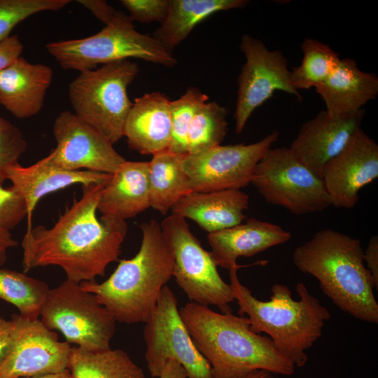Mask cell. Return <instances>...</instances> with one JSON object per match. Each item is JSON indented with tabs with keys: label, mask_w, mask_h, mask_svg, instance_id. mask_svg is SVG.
<instances>
[{
	"label": "cell",
	"mask_w": 378,
	"mask_h": 378,
	"mask_svg": "<svg viewBox=\"0 0 378 378\" xmlns=\"http://www.w3.org/2000/svg\"><path fill=\"white\" fill-rule=\"evenodd\" d=\"M104 186H82L81 197L74 200L52 227L38 225L26 230L22 241L24 272L55 265L64 270L67 280L81 283L95 281L118 260L127 225L120 218L98 217Z\"/></svg>",
	"instance_id": "6da1fadb"
},
{
	"label": "cell",
	"mask_w": 378,
	"mask_h": 378,
	"mask_svg": "<svg viewBox=\"0 0 378 378\" xmlns=\"http://www.w3.org/2000/svg\"><path fill=\"white\" fill-rule=\"evenodd\" d=\"M179 312L214 378H238L257 370L290 376L295 365L272 340L252 330L247 317L218 313L189 302Z\"/></svg>",
	"instance_id": "7a4b0ae2"
},
{
	"label": "cell",
	"mask_w": 378,
	"mask_h": 378,
	"mask_svg": "<svg viewBox=\"0 0 378 378\" xmlns=\"http://www.w3.org/2000/svg\"><path fill=\"white\" fill-rule=\"evenodd\" d=\"M265 263V260H258L248 265L237 264L229 270L230 285L239 305L238 313L248 316L253 332L266 333L279 352L295 367L302 368L308 361L306 351L321 337L325 323L331 314L303 283L296 285L298 301L293 298L289 288L281 284L272 286L270 300L257 299L240 282L237 270Z\"/></svg>",
	"instance_id": "3957f363"
},
{
	"label": "cell",
	"mask_w": 378,
	"mask_h": 378,
	"mask_svg": "<svg viewBox=\"0 0 378 378\" xmlns=\"http://www.w3.org/2000/svg\"><path fill=\"white\" fill-rule=\"evenodd\" d=\"M360 241L330 229L316 232L293 254L295 267L317 279L340 310L360 321L378 323V284L364 265Z\"/></svg>",
	"instance_id": "277c9868"
},
{
	"label": "cell",
	"mask_w": 378,
	"mask_h": 378,
	"mask_svg": "<svg viewBox=\"0 0 378 378\" xmlns=\"http://www.w3.org/2000/svg\"><path fill=\"white\" fill-rule=\"evenodd\" d=\"M142 239L137 253L120 261L104 282L80 283L93 293L116 321L126 324L146 323L155 309L162 288L173 276L174 258L160 224L144 222Z\"/></svg>",
	"instance_id": "5b68a950"
},
{
	"label": "cell",
	"mask_w": 378,
	"mask_h": 378,
	"mask_svg": "<svg viewBox=\"0 0 378 378\" xmlns=\"http://www.w3.org/2000/svg\"><path fill=\"white\" fill-rule=\"evenodd\" d=\"M48 52L64 69L81 71L98 64L139 58L168 67L177 59L153 36L138 32L129 15L118 12L116 18L92 36L74 40L50 42Z\"/></svg>",
	"instance_id": "8992f818"
},
{
	"label": "cell",
	"mask_w": 378,
	"mask_h": 378,
	"mask_svg": "<svg viewBox=\"0 0 378 378\" xmlns=\"http://www.w3.org/2000/svg\"><path fill=\"white\" fill-rule=\"evenodd\" d=\"M139 67L130 59L81 71L69 85V97L75 114L99 131L114 145L122 136L132 106L127 88Z\"/></svg>",
	"instance_id": "52a82bcc"
},
{
	"label": "cell",
	"mask_w": 378,
	"mask_h": 378,
	"mask_svg": "<svg viewBox=\"0 0 378 378\" xmlns=\"http://www.w3.org/2000/svg\"><path fill=\"white\" fill-rule=\"evenodd\" d=\"M39 318L46 328L60 332L69 344L89 351L111 349L116 320L80 283L66 279L50 289Z\"/></svg>",
	"instance_id": "ba28073f"
},
{
	"label": "cell",
	"mask_w": 378,
	"mask_h": 378,
	"mask_svg": "<svg viewBox=\"0 0 378 378\" xmlns=\"http://www.w3.org/2000/svg\"><path fill=\"white\" fill-rule=\"evenodd\" d=\"M160 226L173 255V276L190 302L232 312V288L220 276L210 251L202 247L186 219L172 214Z\"/></svg>",
	"instance_id": "9c48e42d"
},
{
	"label": "cell",
	"mask_w": 378,
	"mask_h": 378,
	"mask_svg": "<svg viewBox=\"0 0 378 378\" xmlns=\"http://www.w3.org/2000/svg\"><path fill=\"white\" fill-rule=\"evenodd\" d=\"M251 183L265 200L300 216L331 206L321 178L289 148H270L257 164Z\"/></svg>",
	"instance_id": "30bf717a"
},
{
	"label": "cell",
	"mask_w": 378,
	"mask_h": 378,
	"mask_svg": "<svg viewBox=\"0 0 378 378\" xmlns=\"http://www.w3.org/2000/svg\"><path fill=\"white\" fill-rule=\"evenodd\" d=\"M145 323V360L153 378H158L168 360H175L188 378H214L206 359L195 345L181 316L176 298L168 286L159 295L156 307Z\"/></svg>",
	"instance_id": "8fae6325"
},
{
	"label": "cell",
	"mask_w": 378,
	"mask_h": 378,
	"mask_svg": "<svg viewBox=\"0 0 378 378\" xmlns=\"http://www.w3.org/2000/svg\"><path fill=\"white\" fill-rule=\"evenodd\" d=\"M279 136L273 131L250 144L218 145L185 154L183 167L193 192L241 189L251 183L255 167Z\"/></svg>",
	"instance_id": "7c38bea8"
},
{
	"label": "cell",
	"mask_w": 378,
	"mask_h": 378,
	"mask_svg": "<svg viewBox=\"0 0 378 378\" xmlns=\"http://www.w3.org/2000/svg\"><path fill=\"white\" fill-rule=\"evenodd\" d=\"M239 48L246 62L238 78L235 132L240 134L254 111L271 98L276 90L295 95L302 100L299 91L290 82L286 57L279 50H270L260 40L244 34Z\"/></svg>",
	"instance_id": "4fadbf2b"
},
{
	"label": "cell",
	"mask_w": 378,
	"mask_h": 378,
	"mask_svg": "<svg viewBox=\"0 0 378 378\" xmlns=\"http://www.w3.org/2000/svg\"><path fill=\"white\" fill-rule=\"evenodd\" d=\"M14 322L9 351L0 365V378H21L57 374L68 370L71 346L59 340L57 334L40 319L20 314Z\"/></svg>",
	"instance_id": "5bb4252c"
},
{
	"label": "cell",
	"mask_w": 378,
	"mask_h": 378,
	"mask_svg": "<svg viewBox=\"0 0 378 378\" xmlns=\"http://www.w3.org/2000/svg\"><path fill=\"white\" fill-rule=\"evenodd\" d=\"M52 132L57 146L43 158L56 167L112 174L126 160L105 136L72 112H61Z\"/></svg>",
	"instance_id": "9a60e30c"
},
{
	"label": "cell",
	"mask_w": 378,
	"mask_h": 378,
	"mask_svg": "<svg viewBox=\"0 0 378 378\" xmlns=\"http://www.w3.org/2000/svg\"><path fill=\"white\" fill-rule=\"evenodd\" d=\"M378 177V144L361 128L324 165L321 178L331 206L351 209L358 192Z\"/></svg>",
	"instance_id": "2e32d148"
},
{
	"label": "cell",
	"mask_w": 378,
	"mask_h": 378,
	"mask_svg": "<svg viewBox=\"0 0 378 378\" xmlns=\"http://www.w3.org/2000/svg\"><path fill=\"white\" fill-rule=\"evenodd\" d=\"M364 116V108L340 115L322 111L301 126L289 148L301 162L321 178L326 163L337 155L360 128Z\"/></svg>",
	"instance_id": "e0dca14e"
},
{
	"label": "cell",
	"mask_w": 378,
	"mask_h": 378,
	"mask_svg": "<svg viewBox=\"0 0 378 378\" xmlns=\"http://www.w3.org/2000/svg\"><path fill=\"white\" fill-rule=\"evenodd\" d=\"M291 237V233L281 226L254 218L207 234L215 264L228 270L237 264L239 258L253 256Z\"/></svg>",
	"instance_id": "ac0fdd59"
},
{
	"label": "cell",
	"mask_w": 378,
	"mask_h": 378,
	"mask_svg": "<svg viewBox=\"0 0 378 378\" xmlns=\"http://www.w3.org/2000/svg\"><path fill=\"white\" fill-rule=\"evenodd\" d=\"M6 179L25 200L27 206V227H32V215L39 200L51 192L74 184L105 185L111 174L88 170L71 171L48 163L44 158L28 167L20 164L7 169Z\"/></svg>",
	"instance_id": "d6986e66"
},
{
	"label": "cell",
	"mask_w": 378,
	"mask_h": 378,
	"mask_svg": "<svg viewBox=\"0 0 378 378\" xmlns=\"http://www.w3.org/2000/svg\"><path fill=\"white\" fill-rule=\"evenodd\" d=\"M170 102L160 92L146 93L134 99L123 130L131 149L153 155L169 148L172 136Z\"/></svg>",
	"instance_id": "ffe728a7"
},
{
	"label": "cell",
	"mask_w": 378,
	"mask_h": 378,
	"mask_svg": "<svg viewBox=\"0 0 378 378\" xmlns=\"http://www.w3.org/2000/svg\"><path fill=\"white\" fill-rule=\"evenodd\" d=\"M52 77L49 66L31 64L20 57L0 71V104L18 118L36 115Z\"/></svg>",
	"instance_id": "44dd1931"
},
{
	"label": "cell",
	"mask_w": 378,
	"mask_h": 378,
	"mask_svg": "<svg viewBox=\"0 0 378 378\" xmlns=\"http://www.w3.org/2000/svg\"><path fill=\"white\" fill-rule=\"evenodd\" d=\"M248 195L241 189L191 192L172 208L173 214L194 220L208 233L231 227L246 218Z\"/></svg>",
	"instance_id": "7402d4cb"
},
{
	"label": "cell",
	"mask_w": 378,
	"mask_h": 378,
	"mask_svg": "<svg viewBox=\"0 0 378 378\" xmlns=\"http://www.w3.org/2000/svg\"><path fill=\"white\" fill-rule=\"evenodd\" d=\"M315 88L328 114H349L363 109L365 104L376 99L378 77L360 70L354 59L343 58L332 74Z\"/></svg>",
	"instance_id": "603a6c76"
},
{
	"label": "cell",
	"mask_w": 378,
	"mask_h": 378,
	"mask_svg": "<svg viewBox=\"0 0 378 378\" xmlns=\"http://www.w3.org/2000/svg\"><path fill=\"white\" fill-rule=\"evenodd\" d=\"M149 207L148 162L125 160L103 187L97 211L125 220Z\"/></svg>",
	"instance_id": "cb8c5ba5"
},
{
	"label": "cell",
	"mask_w": 378,
	"mask_h": 378,
	"mask_svg": "<svg viewBox=\"0 0 378 378\" xmlns=\"http://www.w3.org/2000/svg\"><path fill=\"white\" fill-rule=\"evenodd\" d=\"M248 3L246 0H170L167 18L152 36L172 51L209 16L222 10L242 8Z\"/></svg>",
	"instance_id": "d4e9b609"
},
{
	"label": "cell",
	"mask_w": 378,
	"mask_h": 378,
	"mask_svg": "<svg viewBox=\"0 0 378 378\" xmlns=\"http://www.w3.org/2000/svg\"><path fill=\"white\" fill-rule=\"evenodd\" d=\"M183 156L167 148L153 154L148 162L150 207L162 214L192 192L183 167Z\"/></svg>",
	"instance_id": "484cf974"
},
{
	"label": "cell",
	"mask_w": 378,
	"mask_h": 378,
	"mask_svg": "<svg viewBox=\"0 0 378 378\" xmlns=\"http://www.w3.org/2000/svg\"><path fill=\"white\" fill-rule=\"evenodd\" d=\"M68 370L72 378H145L143 370L121 349L89 351L71 347Z\"/></svg>",
	"instance_id": "4316f807"
},
{
	"label": "cell",
	"mask_w": 378,
	"mask_h": 378,
	"mask_svg": "<svg viewBox=\"0 0 378 378\" xmlns=\"http://www.w3.org/2000/svg\"><path fill=\"white\" fill-rule=\"evenodd\" d=\"M50 290L43 281L0 268V299L14 305L24 318H39Z\"/></svg>",
	"instance_id": "83f0119b"
},
{
	"label": "cell",
	"mask_w": 378,
	"mask_h": 378,
	"mask_svg": "<svg viewBox=\"0 0 378 378\" xmlns=\"http://www.w3.org/2000/svg\"><path fill=\"white\" fill-rule=\"evenodd\" d=\"M303 57L299 66L290 71V82L295 90L316 88L337 68L340 58L328 45L307 38L301 45Z\"/></svg>",
	"instance_id": "f1b7e54d"
},
{
	"label": "cell",
	"mask_w": 378,
	"mask_h": 378,
	"mask_svg": "<svg viewBox=\"0 0 378 378\" xmlns=\"http://www.w3.org/2000/svg\"><path fill=\"white\" fill-rule=\"evenodd\" d=\"M227 109L215 102L204 103L195 113L188 133V153L220 145L227 132Z\"/></svg>",
	"instance_id": "f546056e"
},
{
	"label": "cell",
	"mask_w": 378,
	"mask_h": 378,
	"mask_svg": "<svg viewBox=\"0 0 378 378\" xmlns=\"http://www.w3.org/2000/svg\"><path fill=\"white\" fill-rule=\"evenodd\" d=\"M209 99L195 87L189 88L178 99L171 101L172 136L168 149L176 154L188 153V133L197 109Z\"/></svg>",
	"instance_id": "4dcf8cb0"
},
{
	"label": "cell",
	"mask_w": 378,
	"mask_h": 378,
	"mask_svg": "<svg viewBox=\"0 0 378 378\" xmlns=\"http://www.w3.org/2000/svg\"><path fill=\"white\" fill-rule=\"evenodd\" d=\"M69 2V0H0V43L28 17L41 11L60 10Z\"/></svg>",
	"instance_id": "1f68e13d"
},
{
	"label": "cell",
	"mask_w": 378,
	"mask_h": 378,
	"mask_svg": "<svg viewBox=\"0 0 378 378\" xmlns=\"http://www.w3.org/2000/svg\"><path fill=\"white\" fill-rule=\"evenodd\" d=\"M27 147V141L21 131L0 116V181L7 180V169L19 164L18 160Z\"/></svg>",
	"instance_id": "d6a6232c"
},
{
	"label": "cell",
	"mask_w": 378,
	"mask_h": 378,
	"mask_svg": "<svg viewBox=\"0 0 378 378\" xmlns=\"http://www.w3.org/2000/svg\"><path fill=\"white\" fill-rule=\"evenodd\" d=\"M0 181V228H15L27 216V206L22 195L12 186L5 188Z\"/></svg>",
	"instance_id": "836d02e7"
},
{
	"label": "cell",
	"mask_w": 378,
	"mask_h": 378,
	"mask_svg": "<svg viewBox=\"0 0 378 378\" xmlns=\"http://www.w3.org/2000/svg\"><path fill=\"white\" fill-rule=\"evenodd\" d=\"M130 18L140 22L162 23L167 18L170 0H122Z\"/></svg>",
	"instance_id": "e575fe53"
},
{
	"label": "cell",
	"mask_w": 378,
	"mask_h": 378,
	"mask_svg": "<svg viewBox=\"0 0 378 378\" xmlns=\"http://www.w3.org/2000/svg\"><path fill=\"white\" fill-rule=\"evenodd\" d=\"M23 45L17 35L8 36L0 43V71L19 58Z\"/></svg>",
	"instance_id": "d590c367"
},
{
	"label": "cell",
	"mask_w": 378,
	"mask_h": 378,
	"mask_svg": "<svg viewBox=\"0 0 378 378\" xmlns=\"http://www.w3.org/2000/svg\"><path fill=\"white\" fill-rule=\"evenodd\" d=\"M78 2L91 13L100 21L108 25L116 18L119 11L102 0H78Z\"/></svg>",
	"instance_id": "8d00e7d4"
},
{
	"label": "cell",
	"mask_w": 378,
	"mask_h": 378,
	"mask_svg": "<svg viewBox=\"0 0 378 378\" xmlns=\"http://www.w3.org/2000/svg\"><path fill=\"white\" fill-rule=\"evenodd\" d=\"M363 261L367 264V269L370 272L374 280L378 284V237L372 236L368 246L363 251Z\"/></svg>",
	"instance_id": "74e56055"
},
{
	"label": "cell",
	"mask_w": 378,
	"mask_h": 378,
	"mask_svg": "<svg viewBox=\"0 0 378 378\" xmlns=\"http://www.w3.org/2000/svg\"><path fill=\"white\" fill-rule=\"evenodd\" d=\"M14 322L0 318V365L6 357L12 342Z\"/></svg>",
	"instance_id": "f35d334b"
},
{
	"label": "cell",
	"mask_w": 378,
	"mask_h": 378,
	"mask_svg": "<svg viewBox=\"0 0 378 378\" xmlns=\"http://www.w3.org/2000/svg\"><path fill=\"white\" fill-rule=\"evenodd\" d=\"M158 378H188L184 368L175 360H168Z\"/></svg>",
	"instance_id": "ab89813d"
},
{
	"label": "cell",
	"mask_w": 378,
	"mask_h": 378,
	"mask_svg": "<svg viewBox=\"0 0 378 378\" xmlns=\"http://www.w3.org/2000/svg\"><path fill=\"white\" fill-rule=\"evenodd\" d=\"M16 245L17 241L13 238L10 231L0 228V267L6 261L8 250Z\"/></svg>",
	"instance_id": "60d3db41"
},
{
	"label": "cell",
	"mask_w": 378,
	"mask_h": 378,
	"mask_svg": "<svg viewBox=\"0 0 378 378\" xmlns=\"http://www.w3.org/2000/svg\"><path fill=\"white\" fill-rule=\"evenodd\" d=\"M238 378H273V376L272 374L269 372L257 370Z\"/></svg>",
	"instance_id": "b9f144b4"
},
{
	"label": "cell",
	"mask_w": 378,
	"mask_h": 378,
	"mask_svg": "<svg viewBox=\"0 0 378 378\" xmlns=\"http://www.w3.org/2000/svg\"><path fill=\"white\" fill-rule=\"evenodd\" d=\"M21 378H72V376L70 372L69 371V370H66L62 372L57 373V374L29 377H21Z\"/></svg>",
	"instance_id": "7bdbcfd3"
}]
</instances>
